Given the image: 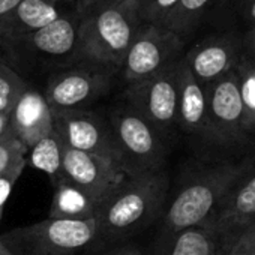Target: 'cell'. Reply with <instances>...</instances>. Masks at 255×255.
<instances>
[{"label": "cell", "instance_id": "cell-1", "mask_svg": "<svg viewBox=\"0 0 255 255\" xmlns=\"http://www.w3.org/2000/svg\"><path fill=\"white\" fill-rule=\"evenodd\" d=\"M255 167V152L240 159L200 162L165 206L159 233L191 227H212L215 215L231 189Z\"/></svg>", "mask_w": 255, "mask_h": 255}, {"label": "cell", "instance_id": "cell-2", "mask_svg": "<svg viewBox=\"0 0 255 255\" xmlns=\"http://www.w3.org/2000/svg\"><path fill=\"white\" fill-rule=\"evenodd\" d=\"M168 189L165 170L126 176L96 209V242L125 240L149 228L162 218Z\"/></svg>", "mask_w": 255, "mask_h": 255}, {"label": "cell", "instance_id": "cell-3", "mask_svg": "<svg viewBox=\"0 0 255 255\" xmlns=\"http://www.w3.org/2000/svg\"><path fill=\"white\" fill-rule=\"evenodd\" d=\"M140 26L137 0H113L81 14L78 62L120 71Z\"/></svg>", "mask_w": 255, "mask_h": 255}, {"label": "cell", "instance_id": "cell-4", "mask_svg": "<svg viewBox=\"0 0 255 255\" xmlns=\"http://www.w3.org/2000/svg\"><path fill=\"white\" fill-rule=\"evenodd\" d=\"M0 240L14 255H77L96 242V222L47 218L8 230Z\"/></svg>", "mask_w": 255, "mask_h": 255}, {"label": "cell", "instance_id": "cell-5", "mask_svg": "<svg viewBox=\"0 0 255 255\" xmlns=\"http://www.w3.org/2000/svg\"><path fill=\"white\" fill-rule=\"evenodd\" d=\"M122 164L128 176L165 170L170 144L129 105L123 101L108 113Z\"/></svg>", "mask_w": 255, "mask_h": 255}, {"label": "cell", "instance_id": "cell-6", "mask_svg": "<svg viewBox=\"0 0 255 255\" xmlns=\"http://www.w3.org/2000/svg\"><path fill=\"white\" fill-rule=\"evenodd\" d=\"M236 69V68H234ZM207 113L213 132L230 159H240L255 152V141L243 125V108L236 71L204 86Z\"/></svg>", "mask_w": 255, "mask_h": 255}, {"label": "cell", "instance_id": "cell-7", "mask_svg": "<svg viewBox=\"0 0 255 255\" xmlns=\"http://www.w3.org/2000/svg\"><path fill=\"white\" fill-rule=\"evenodd\" d=\"M177 63L147 80L126 84L123 92V102L138 113L168 144L179 132Z\"/></svg>", "mask_w": 255, "mask_h": 255}, {"label": "cell", "instance_id": "cell-8", "mask_svg": "<svg viewBox=\"0 0 255 255\" xmlns=\"http://www.w3.org/2000/svg\"><path fill=\"white\" fill-rule=\"evenodd\" d=\"M177 83H179V108H177V128L197 152L200 162H218L230 159L222 150L207 113V99L204 86H201L183 57L177 63Z\"/></svg>", "mask_w": 255, "mask_h": 255}, {"label": "cell", "instance_id": "cell-9", "mask_svg": "<svg viewBox=\"0 0 255 255\" xmlns=\"http://www.w3.org/2000/svg\"><path fill=\"white\" fill-rule=\"evenodd\" d=\"M116 72L108 66L78 62L54 72L42 95L54 113L89 110L111 90Z\"/></svg>", "mask_w": 255, "mask_h": 255}, {"label": "cell", "instance_id": "cell-10", "mask_svg": "<svg viewBox=\"0 0 255 255\" xmlns=\"http://www.w3.org/2000/svg\"><path fill=\"white\" fill-rule=\"evenodd\" d=\"M185 42L162 26L141 24L122 65L126 84L147 80L183 57Z\"/></svg>", "mask_w": 255, "mask_h": 255}, {"label": "cell", "instance_id": "cell-11", "mask_svg": "<svg viewBox=\"0 0 255 255\" xmlns=\"http://www.w3.org/2000/svg\"><path fill=\"white\" fill-rule=\"evenodd\" d=\"M54 129L66 147L101 155L117 161L122 167V153L107 116L93 110H74L54 113Z\"/></svg>", "mask_w": 255, "mask_h": 255}, {"label": "cell", "instance_id": "cell-12", "mask_svg": "<svg viewBox=\"0 0 255 255\" xmlns=\"http://www.w3.org/2000/svg\"><path fill=\"white\" fill-rule=\"evenodd\" d=\"M126 176L125 168L111 158L78 152L69 147L65 150L63 177L83 189L96 206H99Z\"/></svg>", "mask_w": 255, "mask_h": 255}, {"label": "cell", "instance_id": "cell-13", "mask_svg": "<svg viewBox=\"0 0 255 255\" xmlns=\"http://www.w3.org/2000/svg\"><path fill=\"white\" fill-rule=\"evenodd\" d=\"M243 54L242 38L234 32H221L206 36L194 45L183 60L194 78L207 86L234 71Z\"/></svg>", "mask_w": 255, "mask_h": 255}, {"label": "cell", "instance_id": "cell-14", "mask_svg": "<svg viewBox=\"0 0 255 255\" xmlns=\"http://www.w3.org/2000/svg\"><path fill=\"white\" fill-rule=\"evenodd\" d=\"M75 8V0H21L0 20V47L12 53L32 33Z\"/></svg>", "mask_w": 255, "mask_h": 255}, {"label": "cell", "instance_id": "cell-15", "mask_svg": "<svg viewBox=\"0 0 255 255\" xmlns=\"http://www.w3.org/2000/svg\"><path fill=\"white\" fill-rule=\"evenodd\" d=\"M255 221V167L231 189L218 209L212 228L218 236L219 255H228L240 233Z\"/></svg>", "mask_w": 255, "mask_h": 255}, {"label": "cell", "instance_id": "cell-16", "mask_svg": "<svg viewBox=\"0 0 255 255\" xmlns=\"http://www.w3.org/2000/svg\"><path fill=\"white\" fill-rule=\"evenodd\" d=\"M80 23L81 14L77 11V8H74L48 26L23 39L12 53L23 50L42 57L62 59L72 65L78 63Z\"/></svg>", "mask_w": 255, "mask_h": 255}, {"label": "cell", "instance_id": "cell-17", "mask_svg": "<svg viewBox=\"0 0 255 255\" xmlns=\"http://www.w3.org/2000/svg\"><path fill=\"white\" fill-rule=\"evenodd\" d=\"M9 128L21 144L30 150L54 131V114L44 95L27 87L9 111Z\"/></svg>", "mask_w": 255, "mask_h": 255}, {"label": "cell", "instance_id": "cell-18", "mask_svg": "<svg viewBox=\"0 0 255 255\" xmlns=\"http://www.w3.org/2000/svg\"><path fill=\"white\" fill-rule=\"evenodd\" d=\"M150 255H219V242L212 227L159 233Z\"/></svg>", "mask_w": 255, "mask_h": 255}, {"label": "cell", "instance_id": "cell-19", "mask_svg": "<svg viewBox=\"0 0 255 255\" xmlns=\"http://www.w3.org/2000/svg\"><path fill=\"white\" fill-rule=\"evenodd\" d=\"M48 218L63 221H90L96 215V203L77 185L65 177L53 185Z\"/></svg>", "mask_w": 255, "mask_h": 255}, {"label": "cell", "instance_id": "cell-20", "mask_svg": "<svg viewBox=\"0 0 255 255\" xmlns=\"http://www.w3.org/2000/svg\"><path fill=\"white\" fill-rule=\"evenodd\" d=\"M66 144L56 132V129L36 143L29 150V162L33 168L45 173L54 185L57 180L63 179V156H65Z\"/></svg>", "mask_w": 255, "mask_h": 255}, {"label": "cell", "instance_id": "cell-21", "mask_svg": "<svg viewBox=\"0 0 255 255\" xmlns=\"http://www.w3.org/2000/svg\"><path fill=\"white\" fill-rule=\"evenodd\" d=\"M218 2L221 0H179L162 27L173 32L185 42L197 30L204 14Z\"/></svg>", "mask_w": 255, "mask_h": 255}, {"label": "cell", "instance_id": "cell-22", "mask_svg": "<svg viewBox=\"0 0 255 255\" xmlns=\"http://www.w3.org/2000/svg\"><path fill=\"white\" fill-rule=\"evenodd\" d=\"M234 71L239 80L243 125L248 135L255 141V60L243 53Z\"/></svg>", "mask_w": 255, "mask_h": 255}, {"label": "cell", "instance_id": "cell-23", "mask_svg": "<svg viewBox=\"0 0 255 255\" xmlns=\"http://www.w3.org/2000/svg\"><path fill=\"white\" fill-rule=\"evenodd\" d=\"M27 87L26 80L0 54V111H11L18 96Z\"/></svg>", "mask_w": 255, "mask_h": 255}, {"label": "cell", "instance_id": "cell-24", "mask_svg": "<svg viewBox=\"0 0 255 255\" xmlns=\"http://www.w3.org/2000/svg\"><path fill=\"white\" fill-rule=\"evenodd\" d=\"M29 150L14 135L11 128L0 137V176L17 168H26Z\"/></svg>", "mask_w": 255, "mask_h": 255}, {"label": "cell", "instance_id": "cell-25", "mask_svg": "<svg viewBox=\"0 0 255 255\" xmlns=\"http://www.w3.org/2000/svg\"><path fill=\"white\" fill-rule=\"evenodd\" d=\"M179 0H137L141 24L162 26Z\"/></svg>", "mask_w": 255, "mask_h": 255}, {"label": "cell", "instance_id": "cell-26", "mask_svg": "<svg viewBox=\"0 0 255 255\" xmlns=\"http://www.w3.org/2000/svg\"><path fill=\"white\" fill-rule=\"evenodd\" d=\"M221 3L231 9L248 27H255V0H221Z\"/></svg>", "mask_w": 255, "mask_h": 255}, {"label": "cell", "instance_id": "cell-27", "mask_svg": "<svg viewBox=\"0 0 255 255\" xmlns=\"http://www.w3.org/2000/svg\"><path fill=\"white\" fill-rule=\"evenodd\" d=\"M26 168H17V170H12L6 174H2L0 176V222H2V218H3V212H5V206L11 197V192L14 189V186L17 185L18 179L21 177L23 171Z\"/></svg>", "mask_w": 255, "mask_h": 255}, {"label": "cell", "instance_id": "cell-28", "mask_svg": "<svg viewBox=\"0 0 255 255\" xmlns=\"http://www.w3.org/2000/svg\"><path fill=\"white\" fill-rule=\"evenodd\" d=\"M255 246V221L251 222L237 237L228 255H245Z\"/></svg>", "mask_w": 255, "mask_h": 255}, {"label": "cell", "instance_id": "cell-29", "mask_svg": "<svg viewBox=\"0 0 255 255\" xmlns=\"http://www.w3.org/2000/svg\"><path fill=\"white\" fill-rule=\"evenodd\" d=\"M243 53L255 60V27H248L243 33H240Z\"/></svg>", "mask_w": 255, "mask_h": 255}, {"label": "cell", "instance_id": "cell-30", "mask_svg": "<svg viewBox=\"0 0 255 255\" xmlns=\"http://www.w3.org/2000/svg\"><path fill=\"white\" fill-rule=\"evenodd\" d=\"M113 0H75V8L80 14H84L99 5H104V3H110Z\"/></svg>", "mask_w": 255, "mask_h": 255}, {"label": "cell", "instance_id": "cell-31", "mask_svg": "<svg viewBox=\"0 0 255 255\" xmlns=\"http://www.w3.org/2000/svg\"><path fill=\"white\" fill-rule=\"evenodd\" d=\"M107 255H144L137 246L132 245H125V246H119L113 251H108Z\"/></svg>", "mask_w": 255, "mask_h": 255}, {"label": "cell", "instance_id": "cell-32", "mask_svg": "<svg viewBox=\"0 0 255 255\" xmlns=\"http://www.w3.org/2000/svg\"><path fill=\"white\" fill-rule=\"evenodd\" d=\"M20 2L21 0H0V20L8 15Z\"/></svg>", "mask_w": 255, "mask_h": 255}, {"label": "cell", "instance_id": "cell-33", "mask_svg": "<svg viewBox=\"0 0 255 255\" xmlns=\"http://www.w3.org/2000/svg\"><path fill=\"white\" fill-rule=\"evenodd\" d=\"M9 129V111H0V137Z\"/></svg>", "mask_w": 255, "mask_h": 255}, {"label": "cell", "instance_id": "cell-34", "mask_svg": "<svg viewBox=\"0 0 255 255\" xmlns=\"http://www.w3.org/2000/svg\"><path fill=\"white\" fill-rule=\"evenodd\" d=\"M0 255H14L5 245H3V242L0 240Z\"/></svg>", "mask_w": 255, "mask_h": 255}, {"label": "cell", "instance_id": "cell-35", "mask_svg": "<svg viewBox=\"0 0 255 255\" xmlns=\"http://www.w3.org/2000/svg\"><path fill=\"white\" fill-rule=\"evenodd\" d=\"M245 255H255V246H254V248H252L251 251H248V252H246Z\"/></svg>", "mask_w": 255, "mask_h": 255}, {"label": "cell", "instance_id": "cell-36", "mask_svg": "<svg viewBox=\"0 0 255 255\" xmlns=\"http://www.w3.org/2000/svg\"><path fill=\"white\" fill-rule=\"evenodd\" d=\"M102 255H107V252H105V254H102Z\"/></svg>", "mask_w": 255, "mask_h": 255}]
</instances>
